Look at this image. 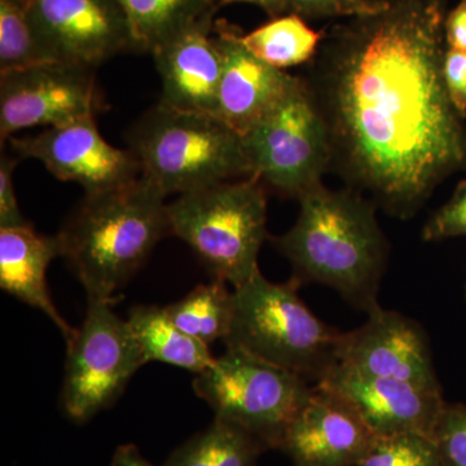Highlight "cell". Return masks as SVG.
Segmentation results:
<instances>
[{"label":"cell","mask_w":466,"mask_h":466,"mask_svg":"<svg viewBox=\"0 0 466 466\" xmlns=\"http://www.w3.org/2000/svg\"><path fill=\"white\" fill-rule=\"evenodd\" d=\"M441 0H386L324 35L305 75L329 137L330 171L412 219L466 170L465 116L444 82Z\"/></svg>","instance_id":"6da1fadb"},{"label":"cell","mask_w":466,"mask_h":466,"mask_svg":"<svg viewBox=\"0 0 466 466\" xmlns=\"http://www.w3.org/2000/svg\"><path fill=\"white\" fill-rule=\"evenodd\" d=\"M299 213L289 231L271 238L289 260L300 284L330 288L358 311L379 302L390 244L377 219L375 202L355 189H329L324 183L297 200Z\"/></svg>","instance_id":"7a4b0ae2"},{"label":"cell","mask_w":466,"mask_h":466,"mask_svg":"<svg viewBox=\"0 0 466 466\" xmlns=\"http://www.w3.org/2000/svg\"><path fill=\"white\" fill-rule=\"evenodd\" d=\"M165 200L143 175L121 188L85 196L56 236L87 299L115 300L116 291L171 233Z\"/></svg>","instance_id":"3957f363"},{"label":"cell","mask_w":466,"mask_h":466,"mask_svg":"<svg viewBox=\"0 0 466 466\" xmlns=\"http://www.w3.org/2000/svg\"><path fill=\"white\" fill-rule=\"evenodd\" d=\"M128 147L165 196L251 177L244 137L214 116L157 104L131 127Z\"/></svg>","instance_id":"277c9868"},{"label":"cell","mask_w":466,"mask_h":466,"mask_svg":"<svg viewBox=\"0 0 466 466\" xmlns=\"http://www.w3.org/2000/svg\"><path fill=\"white\" fill-rule=\"evenodd\" d=\"M300 285L294 278L272 283L259 271L233 289L231 329L223 342L318 383L339 363L341 332L306 306Z\"/></svg>","instance_id":"5b68a950"},{"label":"cell","mask_w":466,"mask_h":466,"mask_svg":"<svg viewBox=\"0 0 466 466\" xmlns=\"http://www.w3.org/2000/svg\"><path fill=\"white\" fill-rule=\"evenodd\" d=\"M267 188L256 177L183 193L167 204L170 231L187 242L217 280L241 287L260 271Z\"/></svg>","instance_id":"8992f818"},{"label":"cell","mask_w":466,"mask_h":466,"mask_svg":"<svg viewBox=\"0 0 466 466\" xmlns=\"http://www.w3.org/2000/svg\"><path fill=\"white\" fill-rule=\"evenodd\" d=\"M193 390L216 419L244 429L263 446L280 450L288 428L311 398L303 377L226 346L213 366L196 375Z\"/></svg>","instance_id":"52a82bcc"},{"label":"cell","mask_w":466,"mask_h":466,"mask_svg":"<svg viewBox=\"0 0 466 466\" xmlns=\"http://www.w3.org/2000/svg\"><path fill=\"white\" fill-rule=\"evenodd\" d=\"M251 177L284 198L299 200L330 171L329 137L302 76L244 137Z\"/></svg>","instance_id":"ba28073f"},{"label":"cell","mask_w":466,"mask_h":466,"mask_svg":"<svg viewBox=\"0 0 466 466\" xmlns=\"http://www.w3.org/2000/svg\"><path fill=\"white\" fill-rule=\"evenodd\" d=\"M112 306L113 300L88 299L84 323L66 345L61 406L76 424L112 406L146 364L127 320Z\"/></svg>","instance_id":"9c48e42d"},{"label":"cell","mask_w":466,"mask_h":466,"mask_svg":"<svg viewBox=\"0 0 466 466\" xmlns=\"http://www.w3.org/2000/svg\"><path fill=\"white\" fill-rule=\"evenodd\" d=\"M96 69L64 61L0 75V142L25 128L60 127L106 109Z\"/></svg>","instance_id":"30bf717a"},{"label":"cell","mask_w":466,"mask_h":466,"mask_svg":"<svg viewBox=\"0 0 466 466\" xmlns=\"http://www.w3.org/2000/svg\"><path fill=\"white\" fill-rule=\"evenodd\" d=\"M39 42L54 61L97 69L137 51L119 0H25Z\"/></svg>","instance_id":"8fae6325"},{"label":"cell","mask_w":466,"mask_h":466,"mask_svg":"<svg viewBox=\"0 0 466 466\" xmlns=\"http://www.w3.org/2000/svg\"><path fill=\"white\" fill-rule=\"evenodd\" d=\"M5 143L18 158L38 159L57 179L78 183L86 195L121 188L142 177L134 153L106 142L95 118L11 137Z\"/></svg>","instance_id":"7c38bea8"},{"label":"cell","mask_w":466,"mask_h":466,"mask_svg":"<svg viewBox=\"0 0 466 466\" xmlns=\"http://www.w3.org/2000/svg\"><path fill=\"white\" fill-rule=\"evenodd\" d=\"M339 364L366 375L398 380L441 392L424 328L413 319L379 308L366 323L341 333Z\"/></svg>","instance_id":"4fadbf2b"},{"label":"cell","mask_w":466,"mask_h":466,"mask_svg":"<svg viewBox=\"0 0 466 466\" xmlns=\"http://www.w3.org/2000/svg\"><path fill=\"white\" fill-rule=\"evenodd\" d=\"M315 386L341 398L377 438L406 433L431 438L446 404L440 391L366 375L339 363Z\"/></svg>","instance_id":"5bb4252c"},{"label":"cell","mask_w":466,"mask_h":466,"mask_svg":"<svg viewBox=\"0 0 466 466\" xmlns=\"http://www.w3.org/2000/svg\"><path fill=\"white\" fill-rule=\"evenodd\" d=\"M377 437L341 398L314 386L280 450L296 466H359Z\"/></svg>","instance_id":"9a60e30c"},{"label":"cell","mask_w":466,"mask_h":466,"mask_svg":"<svg viewBox=\"0 0 466 466\" xmlns=\"http://www.w3.org/2000/svg\"><path fill=\"white\" fill-rule=\"evenodd\" d=\"M214 36L222 55L216 116L245 137L293 85L296 76L263 63L245 48L241 33L216 21Z\"/></svg>","instance_id":"2e32d148"},{"label":"cell","mask_w":466,"mask_h":466,"mask_svg":"<svg viewBox=\"0 0 466 466\" xmlns=\"http://www.w3.org/2000/svg\"><path fill=\"white\" fill-rule=\"evenodd\" d=\"M214 24L193 26L152 51L162 85L158 104L216 116L223 61Z\"/></svg>","instance_id":"e0dca14e"},{"label":"cell","mask_w":466,"mask_h":466,"mask_svg":"<svg viewBox=\"0 0 466 466\" xmlns=\"http://www.w3.org/2000/svg\"><path fill=\"white\" fill-rule=\"evenodd\" d=\"M57 257H61L57 236L39 235L33 226L0 229V287L42 311L56 325L67 345L76 329L61 317L47 285L48 267Z\"/></svg>","instance_id":"ac0fdd59"},{"label":"cell","mask_w":466,"mask_h":466,"mask_svg":"<svg viewBox=\"0 0 466 466\" xmlns=\"http://www.w3.org/2000/svg\"><path fill=\"white\" fill-rule=\"evenodd\" d=\"M127 323L146 364L159 361L198 375L216 361L208 346L184 333L165 308L135 306Z\"/></svg>","instance_id":"d6986e66"},{"label":"cell","mask_w":466,"mask_h":466,"mask_svg":"<svg viewBox=\"0 0 466 466\" xmlns=\"http://www.w3.org/2000/svg\"><path fill=\"white\" fill-rule=\"evenodd\" d=\"M133 29L137 51L149 52L177 34L214 23L219 0H119Z\"/></svg>","instance_id":"ffe728a7"},{"label":"cell","mask_w":466,"mask_h":466,"mask_svg":"<svg viewBox=\"0 0 466 466\" xmlns=\"http://www.w3.org/2000/svg\"><path fill=\"white\" fill-rule=\"evenodd\" d=\"M266 447L238 425L214 419L173 451L164 466H257Z\"/></svg>","instance_id":"44dd1931"},{"label":"cell","mask_w":466,"mask_h":466,"mask_svg":"<svg viewBox=\"0 0 466 466\" xmlns=\"http://www.w3.org/2000/svg\"><path fill=\"white\" fill-rule=\"evenodd\" d=\"M324 34L315 32L296 14L272 18L265 25L241 34V42L263 63L285 70L309 64L323 42Z\"/></svg>","instance_id":"7402d4cb"},{"label":"cell","mask_w":466,"mask_h":466,"mask_svg":"<svg viewBox=\"0 0 466 466\" xmlns=\"http://www.w3.org/2000/svg\"><path fill=\"white\" fill-rule=\"evenodd\" d=\"M233 308V290L225 281L214 279L211 283L198 285L165 309L184 333L208 346L218 339L225 341L228 336Z\"/></svg>","instance_id":"603a6c76"},{"label":"cell","mask_w":466,"mask_h":466,"mask_svg":"<svg viewBox=\"0 0 466 466\" xmlns=\"http://www.w3.org/2000/svg\"><path fill=\"white\" fill-rule=\"evenodd\" d=\"M34 30L25 0H0V75L50 63Z\"/></svg>","instance_id":"cb8c5ba5"},{"label":"cell","mask_w":466,"mask_h":466,"mask_svg":"<svg viewBox=\"0 0 466 466\" xmlns=\"http://www.w3.org/2000/svg\"><path fill=\"white\" fill-rule=\"evenodd\" d=\"M359 466H441L433 440L406 433L377 438Z\"/></svg>","instance_id":"d4e9b609"},{"label":"cell","mask_w":466,"mask_h":466,"mask_svg":"<svg viewBox=\"0 0 466 466\" xmlns=\"http://www.w3.org/2000/svg\"><path fill=\"white\" fill-rule=\"evenodd\" d=\"M441 466H466V406L444 404L431 437Z\"/></svg>","instance_id":"484cf974"},{"label":"cell","mask_w":466,"mask_h":466,"mask_svg":"<svg viewBox=\"0 0 466 466\" xmlns=\"http://www.w3.org/2000/svg\"><path fill=\"white\" fill-rule=\"evenodd\" d=\"M421 238L428 242L466 238V180L460 182L450 200L429 218Z\"/></svg>","instance_id":"4316f807"},{"label":"cell","mask_w":466,"mask_h":466,"mask_svg":"<svg viewBox=\"0 0 466 466\" xmlns=\"http://www.w3.org/2000/svg\"><path fill=\"white\" fill-rule=\"evenodd\" d=\"M386 0H288V14L302 18L355 17L376 14Z\"/></svg>","instance_id":"83f0119b"},{"label":"cell","mask_w":466,"mask_h":466,"mask_svg":"<svg viewBox=\"0 0 466 466\" xmlns=\"http://www.w3.org/2000/svg\"><path fill=\"white\" fill-rule=\"evenodd\" d=\"M20 158L14 152L2 150L0 156V229L32 226L18 207L14 173Z\"/></svg>","instance_id":"f1b7e54d"},{"label":"cell","mask_w":466,"mask_h":466,"mask_svg":"<svg viewBox=\"0 0 466 466\" xmlns=\"http://www.w3.org/2000/svg\"><path fill=\"white\" fill-rule=\"evenodd\" d=\"M443 75L451 101L460 115L466 116V52L449 48L444 56Z\"/></svg>","instance_id":"f546056e"},{"label":"cell","mask_w":466,"mask_h":466,"mask_svg":"<svg viewBox=\"0 0 466 466\" xmlns=\"http://www.w3.org/2000/svg\"><path fill=\"white\" fill-rule=\"evenodd\" d=\"M444 35L451 50L466 52V0H461L446 17Z\"/></svg>","instance_id":"4dcf8cb0"},{"label":"cell","mask_w":466,"mask_h":466,"mask_svg":"<svg viewBox=\"0 0 466 466\" xmlns=\"http://www.w3.org/2000/svg\"><path fill=\"white\" fill-rule=\"evenodd\" d=\"M110 466H155L144 458L135 444H122L116 447Z\"/></svg>","instance_id":"1f68e13d"},{"label":"cell","mask_w":466,"mask_h":466,"mask_svg":"<svg viewBox=\"0 0 466 466\" xmlns=\"http://www.w3.org/2000/svg\"><path fill=\"white\" fill-rule=\"evenodd\" d=\"M220 7L233 3H249L265 11L271 18L284 16L288 14V0H219Z\"/></svg>","instance_id":"d6a6232c"},{"label":"cell","mask_w":466,"mask_h":466,"mask_svg":"<svg viewBox=\"0 0 466 466\" xmlns=\"http://www.w3.org/2000/svg\"><path fill=\"white\" fill-rule=\"evenodd\" d=\"M465 300H466V285H465Z\"/></svg>","instance_id":"836d02e7"}]
</instances>
